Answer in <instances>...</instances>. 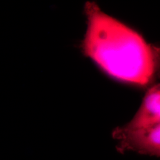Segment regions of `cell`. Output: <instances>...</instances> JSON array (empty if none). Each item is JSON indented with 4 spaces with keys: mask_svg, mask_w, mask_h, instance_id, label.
Returning a JSON list of instances; mask_svg holds the SVG:
<instances>
[{
    "mask_svg": "<svg viewBox=\"0 0 160 160\" xmlns=\"http://www.w3.org/2000/svg\"><path fill=\"white\" fill-rule=\"evenodd\" d=\"M88 19L81 44L84 54L120 81L147 85L157 73L159 49L134 30L101 11L93 2L85 7Z\"/></svg>",
    "mask_w": 160,
    "mask_h": 160,
    "instance_id": "cell-1",
    "label": "cell"
},
{
    "mask_svg": "<svg viewBox=\"0 0 160 160\" xmlns=\"http://www.w3.org/2000/svg\"><path fill=\"white\" fill-rule=\"evenodd\" d=\"M160 124L149 125H131L117 128L113 137L119 140L117 151L124 153L133 151L142 154L159 157Z\"/></svg>",
    "mask_w": 160,
    "mask_h": 160,
    "instance_id": "cell-2",
    "label": "cell"
}]
</instances>
